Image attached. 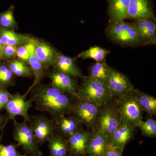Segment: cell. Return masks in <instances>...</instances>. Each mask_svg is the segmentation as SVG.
<instances>
[{
  "label": "cell",
  "mask_w": 156,
  "mask_h": 156,
  "mask_svg": "<svg viewBox=\"0 0 156 156\" xmlns=\"http://www.w3.org/2000/svg\"><path fill=\"white\" fill-rule=\"evenodd\" d=\"M3 132L4 130L0 135V156H28L25 154H22L17 150V146L15 143H11L8 145L2 144Z\"/></svg>",
  "instance_id": "32"
},
{
  "label": "cell",
  "mask_w": 156,
  "mask_h": 156,
  "mask_svg": "<svg viewBox=\"0 0 156 156\" xmlns=\"http://www.w3.org/2000/svg\"><path fill=\"white\" fill-rule=\"evenodd\" d=\"M67 156H86L85 155H83V156H77L76 155L73 154H72L69 153V154Z\"/></svg>",
  "instance_id": "40"
},
{
  "label": "cell",
  "mask_w": 156,
  "mask_h": 156,
  "mask_svg": "<svg viewBox=\"0 0 156 156\" xmlns=\"http://www.w3.org/2000/svg\"><path fill=\"white\" fill-rule=\"evenodd\" d=\"M156 44V41L155 35L154 37L153 38H152L151 39L150 41H148L145 42V44H144V45H155Z\"/></svg>",
  "instance_id": "37"
},
{
  "label": "cell",
  "mask_w": 156,
  "mask_h": 156,
  "mask_svg": "<svg viewBox=\"0 0 156 156\" xmlns=\"http://www.w3.org/2000/svg\"><path fill=\"white\" fill-rule=\"evenodd\" d=\"M101 107L93 102L78 98L73 101L71 113L80 123L94 127L97 122Z\"/></svg>",
  "instance_id": "6"
},
{
  "label": "cell",
  "mask_w": 156,
  "mask_h": 156,
  "mask_svg": "<svg viewBox=\"0 0 156 156\" xmlns=\"http://www.w3.org/2000/svg\"><path fill=\"white\" fill-rule=\"evenodd\" d=\"M29 123L35 138L39 145H42L53 134H56V127L53 119L43 115L30 116Z\"/></svg>",
  "instance_id": "7"
},
{
  "label": "cell",
  "mask_w": 156,
  "mask_h": 156,
  "mask_svg": "<svg viewBox=\"0 0 156 156\" xmlns=\"http://www.w3.org/2000/svg\"><path fill=\"white\" fill-rule=\"evenodd\" d=\"M137 100L140 105L147 112L151 114H154L156 112V99L155 98L139 92L135 89Z\"/></svg>",
  "instance_id": "27"
},
{
  "label": "cell",
  "mask_w": 156,
  "mask_h": 156,
  "mask_svg": "<svg viewBox=\"0 0 156 156\" xmlns=\"http://www.w3.org/2000/svg\"><path fill=\"white\" fill-rule=\"evenodd\" d=\"M112 96L121 97L134 89L128 77L114 69L110 68L106 83Z\"/></svg>",
  "instance_id": "10"
},
{
  "label": "cell",
  "mask_w": 156,
  "mask_h": 156,
  "mask_svg": "<svg viewBox=\"0 0 156 156\" xmlns=\"http://www.w3.org/2000/svg\"><path fill=\"white\" fill-rule=\"evenodd\" d=\"M35 53L46 71L54 67L60 53L53 46L43 40L37 39Z\"/></svg>",
  "instance_id": "12"
},
{
  "label": "cell",
  "mask_w": 156,
  "mask_h": 156,
  "mask_svg": "<svg viewBox=\"0 0 156 156\" xmlns=\"http://www.w3.org/2000/svg\"><path fill=\"white\" fill-rule=\"evenodd\" d=\"M117 107L119 114V124L136 127L142 120L143 110L134 89L126 95L118 97Z\"/></svg>",
  "instance_id": "2"
},
{
  "label": "cell",
  "mask_w": 156,
  "mask_h": 156,
  "mask_svg": "<svg viewBox=\"0 0 156 156\" xmlns=\"http://www.w3.org/2000/svg\"><path fill=\"white\" fill-rule=\"evenodd\" d=\"M138 34L145 42L156 35V24L155 20L151 18L135 20L133 23Z\"/></svg>",
  "instance_id": "21"
},
{
  "label": "cell",
  "mask_w": 156,
  "mask_h": 156,
  "mask_svg": "<svg viewBox=\"0 0 156 156\" xmlns=\"http://www.w3.org/2000/svg\"><path fill=\"white\" fill-rule=\"evenodd\" d=\"M9 117L7 114H0V131H3L9 122Z\"/></svg>",
  "instance_id": "36"
},
{
  "label": "cell",
  "mask_w": 156,
  "mask_h": 156,
  "mask_svg": "<svg viewBox=\"0 0 156 156\" xmlns=\"http://www.w3.org/2000/svg\"><path fill=\"white\" fill-rule=\"evenodd\" d=\"M37 38L33 37L29 41L17 47V58L28 65L30 53L35 50Z\"/></svg>",
  "instance_id": "30"
},
{
  "label": "cell",
  "mask_w": 156,
  "mask_h": 156,
  "mask_svg": "<svg viewBox=\"0 0 156 156\" xmlns=\"http://www.w3.org/2000/svg\"><path fill=\"white\" fill-rule=\"evenodd\" d=\"M91 134L88 131L80 129L67 137L69 153L77 156L87 154V147Z\"/></svg>",
  "instance_id": "14"
},
{
  "label": "cell",
  "mask_w": 156,
  "mask_h": 156,
  "mask_svg": "<svg viewBox=\"0 0 156 156\" xmlns=\"http://www.w3.org/2000/svg\"><path fill=\"white\" fill-rule=\"evenodd\" d=\"M140 129L144 136L154 137L156 136V122L150 119L146 121H140L137 126Z\"/></svg>",
  "instance_id": "31"
},
{
  "label": "cell",
  "mask_w": 156,
  "mask_h": 156,
  "mask_svg": "<svg viewBox=\"0 0 156 156\" xmlns=\"http://www.w3.org/2000/svg\"><path fill=\"white\" fill-rule=\"evenodd\" d=\"M33 37L18 33L13 30L0 27V40L4 45L19 46L29 41Z\"/></svg>",
  "instance_id": "20"
},
{
  "label": "cell",
  "mask_w": 156,
  "mask_h": 156,
  "mask_svg": "<svg viewBox=\"0 0 156 156\" xmlns=\"http://www.w3.org/2000/svg\"><path fill=\"white\" fill-rule=\"evenodd\" d=\"M130 0H108V14L111 23H118L126 19Z\"/></svg>",
  "instance_id": "17"
},
{
  "label": "cell",
  "mask_w": 156,
  "mask_h": 156,
  "mask_svg": "<svg viewBox=\"0 0 156 156\" xmlns=\"http://www.w3.org/2000/svg\"><path fill=\"white\" fill-rule=\"evenodd\" d=\"M112 96L105 83L89 77L78 88L76 97L102 107Z\"/></svg>",
  "instance_id": "3"
},
{
  "label": "cell",
  "mask_w": 156,
  "mask_h": 156,
  "mask_svg": "<svg viewBox=\"0 0 156 156\" xmlns=\"http://www.w3.org/2000/svg\"><path fill=\"white\" fill-rule=\"evenodd\" d=\"M146 18L155 20L151 0H130L126 19L137 20Z\"/></svg>",
  "instance_id": "13"
},
{
  "label": "cell",
  "mask_w": 156,
  "mask_h": 156,
  "mask_svg": "<svg viewBox=\"0 0 156 156\" xmlns=\"http://www.w3.org/2000/svg\"><path fill=\"white\" fill-rule=\"evenodd\" d=\"M4 45L0 40V61H1V56H2V53L3 48H4Z\"/></svg>",
  "instance_id": "38"
},
{
  "label": "cell",
  "mask_w": 156,
  "mask_h": 156,
  "mask_svg": "<svg viewBox=\"0 0 156 156\" xmlns=\"http://www.w3.org/2000/svg\"><path fill=\"white\" fill-rule=\"evenodd\" d=\"M25 94L21 95L19 92L12 94L6 103L5 108L9 119H15L17 116L23 117L24 121L29 123L30 117L29 115V110L33 107V101L27 99Z\"/></svg>",
  "instance_id": "8"
},
{
  "label": "cell",
  "mask_w": 156,
  "mask_h": 156,
  "mask_svg": "<svg viewBox=\"0 0 156 156\" xmlns=\"http://www.w3.org/2000/svg\"><path fill=\"white\" fill-rule=\"evenodd\" d=\"M34 50L31 52L29 59L28 65L32 71L34 76V81L32 85L29 88L25 94L27 96L29 92L32 88L41 83L43 78L46 76V71L41 62L37 58Z\"/></svg>",
  "instance_id": "23"
},
{
  "label": "cell",
  "mask_w": 156,
  "mask_h": 156,
  "mask_svg": "<svg viewBox=\"0 0 156 156\" xmlns=\"http://www.w3.org/2000/svg\"><path fill=\"white\" fill-rule=\"evenodd\" d=\"M13 137L17 143V147L22 148L25 154L38 156L40 151L39 145L36 140L29 123L25 121L18 122L14 119Z\"/></svg>",
  "instance_id": "5"
},
{
  "label": "cell",
  "mask_w": 156,
  "mask_h": 156,
  "mask_svg": "<svg viewBox=\"0 0 156 156\" xmlns=\"http://www.w3.org/2000/svg\"><path fill=\"white\" fill-rule=\"evenodd\" d=\"M30 99L35 109L50 115L52 119L71 114L73 101L69 95L53 87L51 84L36 85L30 90Z\"/></svg>",
  "instance_id": "1"
},
{
  "label": "cell",
  "mask_w": 156,
  "mask_h": 156,
  "mask_svg": "<svg viewBox=\"0 0 156 156\" xmlns=\"http://www.w3.org/2000/svg\"><path fill=\"white\" fill-rule=\"evenodd\" d=\"M69 115L53 119L56 127V134L65 138L80 129L81 123L73 115Z\"/></svg>",
  "instance_id": "15"
},
{
  "label": "cell",
  "mask_w": 156,
  "mask_h": 156,
  "mask_svg": "<svg viewBox=\"0 0 156 156\" xmlns=\"http://www.w3.org/2000/svg\"><path fill=\"white\" fill-rule=\"evenodd\" d=\"M123 150L108 144L105 150L103 156H122Z\"/></svg>",
  "instance_id": "35"
},
{
  "label": "cell",
  "mask_w": 156,
  "mask_h": 156,
  "mask_svg": "<svg viewBox=\"0 0 156 156\" xmlns=\"http://www.w3.org/2000/svg\"><path fill=\"white\" fill-rule=\"evenodd\" d=\"M55 69L72 77L83 78V73L76 64L73 58L63 54H59L54 67Z\"/></svg>",
  "instance_id": "18"
},
{
  "label": "cell",
  "mask_w": 156,
  "mask_h": 156,
  "mask_svg": "<svg viewBox=\"0 0 156 156\" xmlns=\"http://www.w3.org/2000/svg\"><path fill=\"white\" fill-rule=\"evenodd\" d=\"M48 147L50 156H67L69 153L67 140L57 134L52 135L48 140Z\"/></svg>",
  "instance_id": "22"
},
{
  "label": "cell",
  "mask_w": 156,
  "mask_h": 156,
  "mask_svg": "<svg viewBox=\"0 0 156 156\" xmlns=\"http://www.w3.org/2000/svg\"><path fill=\"white\" fill-rule=\"evenodd\" d=\"M110 53V51L107 49L98 46H94L81 52L78 54L76 58L83 59L92 58L96 62L100 61L105 60Z\"/></svg>",
  "instance_id": "26"
},
{
  "label": "cell",
  "mask_w": 156,
  "mask_h": 156,
  "mask_svg": "<svg viewBox=\"0 0 156 156\" xmlns=\"http://www.w3.org/2000/svg\"><path fill=\"white\" fill-rule=\"evenodd\" d=\"M46 76L51 80V85L54 88L71 95L76 96L78 88L73 77L56 69L46 71Z\"/></svg>",
  "instance_id": "11"
},
{
  "label": "cell",
  "mask_w": 156,
  "mask_h": 156,
  "mask_svg": "<svg viewBox=\"0 0 156 156\" xmlns=\"http://www.w3.org/2000/svg\"><path fill=\"white\" fill-rule=\"evenodd\" d=\"M106 33L112 40L123 46L134 47L145 44L133 24L125 20L118 23H110L107 27Z\"/></svg>",
  "instance_id": "4"
},
{
  "label": "cell",
  "mask_w": 156,
  "mask_h": 156,
  "mask_svg": "<svg viewBox=\"0 0 156 156\" xmlns=\"http://www.w3.org/2000/svg\"><path fill=\"white\" fill-rule=\"evenodd\" d=\"M14 5H11L6 11L0 12L1 27L14 30L18 28L17 21L14 18Z\"/></svg>",
  "instance_id": "29"
},
{
  "label": "cell",
  "mask_w": 156,
  "mask_h": 156,
  "mask_svg": "<svg viewBox=\"0 0 156 156\" xmlns=\"http://www.w3.org/2000/svg\"><path fill=\"white\" fill-rule=\"evenodd\" d=\"M120 117L118 107L105 106L101 108L98 117V131L103 133L106 136L116 130L119 125Z\"/></svg>",
  "instance_id": "9"
},
{
  "label": "cell",
  "mask_w": 156,
  "mask_h": 156,
  "mask_svg": "<svg viewBox=\"0 0 156 156\" xmlns=\"http://www.w3.org/2000/svg\"><path fill=\"white\" fill-rule=\"evenodd\" d=\"M17 47L18 46L4 45L1 61H6L17 58Z\"/></svg>",
  "instance_id": "33"
},
{
  "label": "cell",
  "mask_w": 156,
  "mask_h": 156,
  "mask_svg": "<svg viewBox=\"0 0 156 156\" xmlns=\"http://www.w3.org/2000/svg\"><path fill=\"white\" fill-rule=\"evenodd\" d=\"M134 128L129 125L119 124L116 130L107 136L108 144L124 149L133 136Z\"/></svg>",
  "instance_id": "16"
},
{
  "label": "cell",
  "mask_w": 156,
  "mask_h": 156,
  "mask_svg": "<svg viewBox=\"0 0 156 156\" xmlns=\"http://www.w3.org/2000/svg\"><path fill=\"white\" fill-rule=\"evenodd\" d=\"M12 94L7 88L0 87V111H3L6 103L10 99Z\"/></svg>",
  "instance_id": "34"
},
{
  "label": "cell",
  "mask_w": 156,
  "mask_h": 156,
  "mask_svg": "<svg viewBox=\"0 0 156 156\" xmlns=\"http://www.w3.org/2000/svg\"><path fill=\"white\" fill-rule=\"evenodd\" d=\"M8 67L16 77L31 78L34 76L30 66L17 58L5 61Z\"/></svg>",
  "instance_id": "24"
},
{
  "label": "cell",
  "mask_w": 156,
  "mask_h": 156,
  "mask_svg": "<svg viewBox=\"0 0 156 156\" xmlns=\"http://www.w3.org/2000/svg\"><path fill=\"white\" fill-rule=\"evenodd\" d=\"M16 76L8 67L5 62L0 61V87H14L16 85Z\"/></svg>",
  "instance_id": "28"
},
{
  "label": "cell",
  "mask_w": 156,
  "mask_h": 156,
  "mask_svg": "<svg viewBox=\"0 0 156 156\" xmlns=\"http://www.w3.org/2000/svg\"><path fill=\"white\" fill-rule=\"evenodd\" d=\"M37 156H43V152H42L41 151H40L38 155Z\"/></svg>",
  "instance_id": "39"
},
{
  "label": "cell",
  "mask_w": 156,
  "mask_h": 156,
  "mask_svg": "<svg viewBox=\"0 0 156 156\" xmlns=\"http://www.w3.org/2000/svg\"><path fill=\"white\" fill-rule=\"evenodd\" d=\"M108 144L107 136L102 132L97 130L89 140L87 154L89 156H103Z\"/></svg>",
  "instance_id": "19"
},
{
  "label": "cell",
  "mask_w": 156,
  "mask_h": 156,
  "mask_svg": "<svg viewBox=\"0 0 156 156\" xmlns=\"http://www.w3.org/2000/svg\"><path fill=\"white\" fill-rule=\"evenodd\" d=\"M110 68L105 60L96 62L91 66L89 77L96 79L106 84Z\"/></svg>",
  "instance_id": "25"
}]
</instances>
